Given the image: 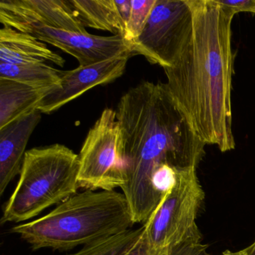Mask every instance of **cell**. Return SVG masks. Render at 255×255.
<instances>
[{
  "label": "cell",
  "mask_w": 255,
  "mask_h": 255,
  "mask_svg": "<svg viewBox=\"0 0 255 255\" xmlns=\"http://www.w3.org/2000/svg\"><path fill=\"white\" fill-rule=\"evenodd\" d=\"M126 182L121 189L134 223H145L162 198L155 177L166 165L198 168L206 144L179 108L166 85L144 81L129 89L116 109Z\"/></svg>",
  "instance_id": "1"
},
{
  "label": "cell",
  "mask_w": 255,
  "mask_h": 255,
  "mask_svg": "<svg viewBox=\"0 0 255 255\" xmlns=\"http://www.w3.org/2000/svg\"><path fill=\"white\" fill-rule=\"evenodd\" d=\"M190 3L192 30L175 63L164 69L165 85L198 137L225 153L236 147L231 100L234 16L216 0Z\"/></svg>",
  "instance_id": "2"
},
{
  "label": "cell",
  "mask_w": 255,
  "mask_h": 255,
  "mask_svg": "<svg viewBox=\"0 0 255 255\" xmlns=\"http://www.w3.org/2000/svg\"><path fill=\"white\" fill-rule=\"evenodd\" d=\"M125 195L116 190L86 189L56 206L45 216L13 227L33 250L68 251L133 227Z\"/></svg>",
  "instance_id": "3"
},
{
  "label": "cell",
  "mask_w": 255,
  "mask_h": 255,
  "mask_svg": "<svg viewBox=\"0 0 255 255\" xmlns=\"http://www.w3.org/2000/svg\"><path fill=\"white\" fill-rule=\"evenodd\" d=\"M80 159L67 146L53 144L27 150L1 224L20 223L77 193Z\"/></svg>",
  "instance_id": "4"
},
{
  "label": "cell",
  "mask_w": 255,
  "mask_h": 255,
  "mask_svg": "<svg viewBox=\"0 0 255 255\" xmlns=\"http://www.w3.org/2000/svg\"><path fill=\"white\" fill-rule=\"evenodd\" d=\"M196 170L178 171L174 186L143 225L144 241L153 250L202 241L196 221L205 194Z\"/></svg>",
  "instance_id": "5"
},
{
  "label": "cell",
  "mask_w": 255,
  "mask_h": 255,
  "mask_svg": "<svg viewBox=\"0 0 255 255\" xmlns=\"http://www.w3.org/2000/svg\"><path fill=\"white\" fill-rule=\"evenodd\" d=\"M116 110L107 108L88 132L79 154V185L85 190H115L126 182Z\"/></svg>",
  "instance_id": "6"
},
{
  "label": "cell",
  "mask_w": 255,
  "mask_h": 255,
  "mask_svg": "<svg viewBox=\"0 0 255 255\" xmlns=\"http://www.w3.org/2000/svg\"><path fill=\"white\" fill-rule=\"evenodd\" d=\"M190 0H156L132 54L144 56L163 69L175 63L192 27Z\"/></svg>",
  "instance_id": "7"
},
{
  "label": "cell",
  "mask_w": 255,
  "mask_h": 255,
  "mask_svg": "<svg viewBox=\"0 0 255 255\" xmlns=\"http://www.w3.org/2000/svg\"><path fill=\"white\" fill-rule=\"evenodd\" d=\"M0 22L23 33L42 27L88 32L71 0H1Z\"/></svg>",
  "instance_id": "8"
},
{
  "label": "cell",
  "mask_w": 255,
  "mask_h": 255,
  "mask_svg": "<svg viewBox=\"0 0 255 255\" xmlns=\"http://www.w3.org/2000/svg\"><path fill=\"white\" fill-rule=\"evenodd\" d=\"M132 53H127L88 66L71 71H61V87L49 94L38 110L50 114L98 86L109 84L122 77Z\"/></svg>",
  "instance_id": "9"
},
{
  "label": "cell",
  "mask_w": 255,
  "mask_h": 255,
  "mask_svg": "<svg viewBox=\"0 0 255 255\" xmlns=\"http://www.w3.org/2000/svg\"><path fill=\"white\" fill-rule=\"evenodd\" d=\"M30 35L74 56L82 67L113 59L125 53H132L131 46L120 35L99 36L89 32H69L50 27L35 29Z\"/></svg>",
  "instance_id": "10"
},
{
  "label": "cell",
  "mask_w": 255,
  "mask_h": 255,
  "mask_svg": "<svg viewBox=\"0 0 255 255\" xmlns=\"http://www.w3.org/2000/svg\"><path fill=\"white\" fill-rule=\"evenodd\" d=\"M42 113L37 110L0 129V195L20 174L28 141L39 124Z\"/></svg>",
  "instance_id": "11"
},
{
  "label": "cell",
  "mask_w": 255,
  "mask_h": 255,
  "mask_svg": "<svg viewBox=\"0 0 255 255\" xmlns=\"http://www.w3.org/2000/svg\"><path fill=\"white\" fill-rule=\"evenodd\" d=\"M0 62L11 65L51 62L63 67L65 60L33 35L2 26L0 29Z\"/></svg>",
  "instance_id": "12"
},
{
  "label": "cell",
  "mask_w": 255,
  "mask_h": 255,
  "mask_svg": "<svg viewBox=\"0 0 255 255\" xmlns=\"http://www.w3.org/2000/svg\"><path fill=\"white\" fill-rule=\"evenodd\" d=\"M49 94L48 91L0 79V129L38 110Z\"/></svg>",
  "instance_id": "13"
},
{
  "label": "cell",
  "mask_w": 255,
  "mask_h": 255,
  "mask_svg": "<svg viewBox=\"0 0 255 255\" xmlns=\"http://www.w3.org/2000/svg\"><path fill=\"white\" fill-rule=\"evenodd\" d=\"M71 2L85 27L108 31L125 39L126 26L116 0H71Z\"/></svg>",
  "instance_id": "14"
},
{
  "label": "cell",
  "mask_w": 255,
  "mask_h": 255,
  "mask_svg": "<svg viewBox=\"0 0 255 255\" xmlns=\"http://www.w3.org/2000/svg\"><path fill=\"white\" fill-rule=\"evenodd\" d=\"M0 79L12 80L50 93L61 87V71L47 64L11 65L0 62Z\"/></svg>",
  "instance_id": "15"
},
{
  "label": "cell",
  "mask_w": 255,
  "mask_h": 255,
  "mask_svg": "<svg viewBox=\"0 0 255 255\" xmlns=\"http://www.w3.org/2000/svg\"><path fill=\"white\" fill-rule=\"evenodd\" d=\"M144 226L130 228L83 246L74 253L66 255H125L142 238Z\"/></svg>",
  "instance_id": "16"
},
{
  "label": "cell",
  "mask_w": 255,
  "mask_h": 255,
  "mask_svg": "<svg viewBox=\"0 0 255 255\" xmlns=\"http://www.w3.org/2000/svg\"><path fill=\"white\" fill-rule=\"evenodd\" d=\"M207 248L202 243H186L165 250H153L147 246L142 236L141 241L125 255H230L228 251L221 255H213Z\"/></svg>",
  "instance_id": "17"
},
{
  "label": "cell",
  "mask_w": 255,
  "mask_h": 255,
  "mask_svg": "<svg viewBox=\"0 0 255 255\" xmlns=\"http://www.w3.org/2000/svg\"><path fill=\"white\" fill-rule=\"evenodd\" d=\"M156 0H131L132 11L125 40L132 47L141 35Z\"/></svg>",
  "instance_id": "18"
},
{
  "label": "cell",
  "mask_w": 255,
  "mask_h": 255,
  "mask_svg": "<svg viewBox=\"0 0 255 255\" xmlns=\"http://www.w3.org/2000/svg\"><path fill=\"white\" fill-rule=\"evenodd\" d=\"M216 2L234 16L240 12L255 14V0H216Z\"/></svg>",
  "instance_id": "19"
},
{
  "label": "cell",
  "mask_w": 255,
  "mask_h": 255,
  "mask_svg": "<svg viewBox=\"0 0 255 255\" xmlns=\"http://www.w3.org/2000/svg\"><path fill=\"white\" fill-rule=\"evenodd\" d=\"M116 4L117 5L119 13L122 16V20L125 23V26H126L127 32V28H128V23H129V19H130L131 11H132L131 0H124V1L116 0Z\"/></svg>",
  "instance_id": "20"
},
{
  "label": "cell",
  "mask_w": 255,
  "mask_h": 255,
  "mask_svg": "<svg viewBox=\"0 0 255 255\" xmlns=\"http://www.w3.org/2000/svg\"><path fill=\"white\" fill-rule=\"evenodd\" d=\"M237 252L238 255H255V241L246 249Z\"/></svg>",
  "instance_id": "21"
},
{
  "label": "cell",
  "mask_w": 255,
  "mask_h": 255,
  "mask_svg": "<svg viewBox=\"0 0 255 255\" xmlns=\"http://www.w3.org/2000/svg\"><path fill=\"white\" fill-rule=\"evenodd\" d=\"M232 255H238V252H233Z\"/></svg>",
  "instance_id": "22"
}]
</instances>
